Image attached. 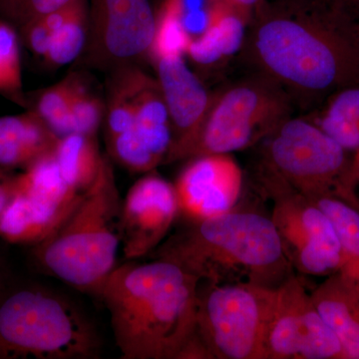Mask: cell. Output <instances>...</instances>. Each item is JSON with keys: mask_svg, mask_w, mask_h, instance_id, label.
<instances>
[{"mask_svg": "<svg viewBox=\"0 0 359 359\" xmlns=\"http://www.w3.org/2000/svg\"><path fill=\"white\" fill-rule=\"evenodd\" d=\"M273 200L271 219L292 268L302 275L332 276L341 266L334 224L316 203L285 187L264 184Z\"/></svg>", "mask_w": 359, "mask_h": 359, "instance_id": "9c48e42d", "label": "cell"}, {"mask_svg": "<svg viewBox=\"0 0 359 359\" xmlns=\"http://www.w3.org/2000/svg\"><path fill=\"white\" fill-rule=\"evenodd\" d=\"M188 44V37L178 18L165 2L159 18H156V32L150 53L154 59L184 55Z\"/></svg>", "mask_w": 359, "mask_h": 359, "instance_id": "4316f807", "label": "cell"}, {"mask_svg": "<svg viewBox=\"0 0 359 359\" xmlns=\"http://www.w3.org/2000/svg\"><path fill=\"white\" fill-rule=\"evenodd\" d=\"M354 32H355V36L356 39H358V41L359 43V25L356 26V27H354Z\"/></svg>", "mask_w": 359, "mask_h": 359, "instance_id": "1f68e13d", "label": "cell"}, {"mask_svg": "<svg viewBox=\"0 0 359 359\" xmlns=\"http://www.w3.org/2000/svg\"><path fill=\"white\" fill-rule=\"evenodd\" d=\"M74 74L65 78L40 94L35 112L59 138L71 134L69 106Z\"/></svg>", "mask_w": 359, "mask_h": 359, "instance_id": "d4e9b609", "label": "cell"}, {"mask_svg": "<svg viewBox=\"0 0 359 359\" xmlns=\"http://www.w3.org/2000/svg\"><path fill=\"white\" fill-rule=\"evenodd\" d=\"M323 108L309 118L332 140L347 151L359 149V85L335 92L323 101Z\"/></svg>", "mask_w": 359, "mask_h": 359, "instance_id": "44dd1931", "label": "cell"}, {"mask_svg": "<svg viewBox=\"0 0 359 359\" xmlns=\"http://www.w3.org/2000/svg\"><path fill=\"white\" fill-rule=\"evenodd\" d=\"M250 14L224 4L211 27L187 47L186 54L196 65L214 67L243 50Z\"/></svg>", "mask_w": 359, "mask_h": 359, "instance_id": "d6986e66", "label": "cell"}, {"mask_svg": "<svg viewBox=\"0 0 359 359\" xmlns=\"http://www.w3.org/2000/svg\"><path fill=\"white\" fill-rule=\"evenodd\" d=\"M201 280L157 259L113 269L98 295L124 359H179L196 332Z\"/></svg>", "mask_w": 359, "mask_h": 359, "instance_id": "7a4b0ae2", "label": "cell"}, {"mask_svg": "<svg viewBox=\"0 0 359 359\" xmlns=\"http://www.w3.org/2000/svg\"><path fill=\"white\" fill-rule=\"evenodd\" d=\"M157 81L172 127V145L166 162L187 159L207 115L212 96L183 55L155 58Z\"/></svg>", "mask_w": 359, "mask_h": 359, "instance_id": "9a60e30c", "label": "cell"}, {"mask_svg": "<svg viewBox=\"0 0 359 359\" xmlns=\"http://www.w3.org/2000/svg\"><path fill=\"white\" fill-rule=\"evenodd\" d=\"M93 325L50 290L28 287L0 302V359H89L100 354Z\"/></svg>", "mask_w": 359, "mask_h": 359, "instance_id": "5b68a950", "label": "cell"}, {"mask_svg": "<svg viewBox=\"0 0 359 359\" xmlns=\"http://www.w3.org/2000/svg\"><path fill=\"white\" fill-rule=\"evenodd\" d=\"M88 32L87 0H76L69 18L55 33L53 41L45 54L49 65L62 66L72 62L84 50Z\"/></svg>", "mask_w": 359, "mask_h": 359, "instance_id": "603a6c76", "label": "cell"}, {"mask_svg": "<svg viewBox=\"0 0 359 359\" xmlns=\"http://www.w3.org/2000/svg\"><path fill=\"white\" fill-rule=\"evenodd\" d=\"M334 224L340 249L341 266L339 273L359 292V209L334 195L311 199Z\"/></svg>", "mask_w": 359, "mask_h": 359, "instance_id": "7402d4cb", "label": "cell"}, {"mask_svg": "<svg viewBox=\"0 0 359 359\" xmlns=\"http://www.w3.org/2000/svg\"><path fill=\"white\" fill-rule=\"evenodd\" d=\"M353 1L358 2V4H359V0H353Z\"/></svg>", "mask_w": 359, "mask_h": 359, "instance_id": "d6a6232c", "label": "cell"}, {"mask_svg": "<svg viewBox=\"0 0 359 359\" xmlns=\"http://www.w3.org/2000/svg\"><path fill=\"white\" fill-rule=\"evenodd\" d=\"M205 283L198 294L196 330L212 358L266 359V334L278 287Z\"/></svg>", "mask_w": 359, "mask_h": 359, "instance_id": "ba28073f", "label": "cell"}, {"mask_svg": "<svg viewBox=\"0 0 359 359\" xmlns=\"http://www.w3.org/2000/svg\"><path fill=\"white\" fill-rule=\"evenodd\" d=\"M157 255L209 283L278 287L294 273L271 217L237 208L190 222Z\"/></svg>", "mask_w": 359, "mask_h": 359, "instance_id": "3957f363", "label": "cell"}, {"mask_svg": "<svg viewBox=\"0 0 359 359\" xmlns=\"http://www.w3.org/2000/svg\"><path fill=\"white\" fill-rule=\"evenodd\" d=\"M179 212L175 186L148 174L130 188L122 201L120 244L124 259H140L159 247Z\"/></svg>", "mask_w": 359, "mask_h": 359, "instance_id": "4fadbf2b", "label": "cell"}, {"mask_svg": "<svg viewBox=\"0 0 359 359\" xmlns=\"http://www.w3.org/2000/svg\"><path fill=\"white\" fill-rule=\"evenodd\" d=\"M243 50L257 73L292 99L325 101L359 85V43L354 28L299 11L259 14Z\"/></svg>", "mask_w": 359, "mask_h": 359, "instance_id": "6da1fadb", "label": "cell"}, {"mask_svg": "<svg viewBox=\"0 0 359 359\" xmlns=\"http://www.w3.org/2000/svg\"><path fill=\"white\" fill-rule=\"evenodd\" d=\"M262 143L261 185L285 187L309 199L334 195L359 209L351 156L309 118L292 116Z\"/></svg>", "mask_w": 359, "mask_h": 359, "instance_id": "8992f818", "label": "cell"}, {"mask_svg": "<svg viewBox=\"0 0 359 359\" xmlns=\"http://www.w3.org/2000/svg\"><path fill=\"white\" fill-rule=\"evenodd\" d=\"M294 99L257 73L212 96L207 115L187 159L231 154L262 143L292 117Z\"/></svg>", "mask_w": 359, "mask_h": 359, "instance_id": "52a82bcc", "label": "cell"}, {"mask_svg": "<svg viewBox=\"0 0 359 359\" xmlns=\"http://www.w3.org/2000/svg\"><path fill=\"white\" fill-rule=\"evenodd\" d=\"M155 32L150 0H89L85 57L100 69L132 65L150 52Z\"/></svg>", "mask_w": 359, "mask_h": 359, "instance_id": "8fae6325", "label": "cell"}, {"mask_svg": "<svg viewBox=\"0 0 359 359\" xmlns=\"http://www.w3.org/2000/svg\"><path fill=\"white\" fill-rule=\"evenodd\" d=\"M73 0H0V18L22 29L32 21L67 6Z\"/></svg>", "mask_w": 359, "mask_h": 359, "instance_id": "83f0119b", "label": "cell"}, {"mask_svg": "<svg viewBox=\"0 0 359 359\" xmlns=\"http://www.w3.org/2000/svg\"><path fill=\"white\" fill-rule=\"evenodd\" d=\"M219 1L245 11V13H250L252 9L259 6L261 0H219Z\"/></svg>", "mask_w": 359, "mask_h": 359, "instance_id": "f546056e", "label": "cell"}, {"mask_svg": "<svg viewBox=\"0 0 359 359\" xmlns=\"http://www.w3.org/2000/svg\"><path fill=\"white\" fill-rule=\"evenodd\" d=\"M351 174L356 187L359 185V149L351 157Z\"/></svg>", "mask_w": 359, "mask_h": 359, "instance_id": "4dcf8cb0", "label": "cell"}, {"mask_svg": "<svg viewBox=\"0 0 359 359\" xmlns=\"http://www.w3.org/2000/svg\"><path fill=\"white\" fill-rule=\"evenodd\" d=\"M321 318L339 337L346 359H359V292L339 275L328 276L311 294Z\"/></svg>", "mask_w": 359, "mask_h": 359, "instance_id": "2e32d148", "label": "cell"}, {"mask_svg": "<svg viewBox=\"0 0 359 359\" xmlns=\"http://www.w3.org/2000/svg\"><path fill=\"white\" fill-rule=\"evenodd\" d=\"M59 140L35 111L0 118V167H29L48 154Z\"/></svg>", "mask_w": 359, "mask_h": 359, "instance_id": "e0dca14e", "label": "cell"}, {"mask_svg": "<svg viewBox=\"0 0 359 359\" xmlns=\"http://www.w3.org/2000/svg\"><path fill=\"white\" fill-rule=\"evenodd\" d=\"M103 115L102 101L87 87L79 75L74 74L69 106L71 134L96 136Z\"/></svg>", "mask_w": 359, "mask_h": 359, "instance_id": "484cf974", "label": "cell"}, {"mask_svg": "<svg viewBox=\"0 0 359 359\" xmlns=\"http://www.w3.org/2000/svg\"><path fill=\"white\" fill-rule=\"evenodd\" d=\"M15 177L9 173L8 169L0 167V215L13 197Z\"/></svg>", "mask_w": 359, "mask_h": 359, "instance_id": "f1b7e54d", "label": "cell"}, {"mask_svg": "<svg viewBox=\"0 0 359 359\" xmlns=\"http://www.w3.org/2000/svg\"><path fill=\"white\" fill-rule=\"evenodd\" d=\"M266 359H346L339 337L294 273L276 289L266 334Z\"/></svg>", "mask_w": 359, "mask_h": 359, "instance_id": "30bf717a", "label": "cell"}, {"mask_svg": "<svg viewBox=\"0 0 359 359\" xmlns=\"http://www.w3.org/2000/svg\"><path fill=\"white\" fill-rule=\"evenodd\" d=\"M0 94L25 105L18 37L13 25L0 20Z\"/></svg>", "mask_w": 359, "mask_h": 359, "instance_id": "cb8c5ba5", "label": "cell"}, {"mask_svg": "<svg viewBox=\"0 0 359 359\" xmlns=\"http://www.w3.org/2000/svg\"><path fill=\"white\" fill-rule=\"evenodd\" d=\"M179 212L198 221L230 211L240 200L243 172L231 154L193 158L175 184Z\"/></svg>", "mask_w": 359, "mask_h": 359, "instance_id": "5bb4252c", "label": "cell"}, {"mask_svg": "<svg viewBox=\"0 0 359 359\" xmlns=\"http://www.w3.org/2000/svg\"><path fill=\"white\" fill-rule=\"evenodd\" d=\"M68 217L14 188L13 197L0 215V237L11 244L36 245Z\"/></svg>", "mask_w": 359, "mask_h": 359, "instance_id": "ac0fdd59", "label": "cell"}, {"mask_svg": "<svg viewBox=\"0 0 359 359\" xmlns=\"http://www.w3.org/2000/svg\"><path fill=\"white\" fill-rule=\"evenodd\" d=\"M54 154L66 182L81 195L88 192L95 183L104 160L96 136L73 133L61 137Z\"/></svg>", "mask_w": 359, "mask_h": 359, "instance_id": "ffe728a7", "label": "cell"}, {"mask_svg": "<svg viewBox=\"0 0 359 359\" xmlns=\"http://www.w3.org/2000/svg\"><path fill=\"white\" fill-rule=\"evenodd\" d=\"M135 119L131 128L109 144L115 159L130 171L147 173L166 162L172 127L157 79L137 68L133 92Z\"/></svg>", "mask_w": 359, "mask_h": 359, "instance_id": "7c38bea8", "label": "cell"}, {"mask_svg": "<svg viewBox=\"0 0 359 359\" xmlns=\"http://www.w3.org/2000/svg\"><path fill=\"white\" fill-rule=\"evenodd\" d=\"M122 201L112 166L104 157L95 183L63 224L34 245L40 268L82 292L98 294L116 268Z\"/></svg>", "mask_w": 359, "mask_h": 359, "instance_id": "277c9868", "label": "cell"}]
</instances>
